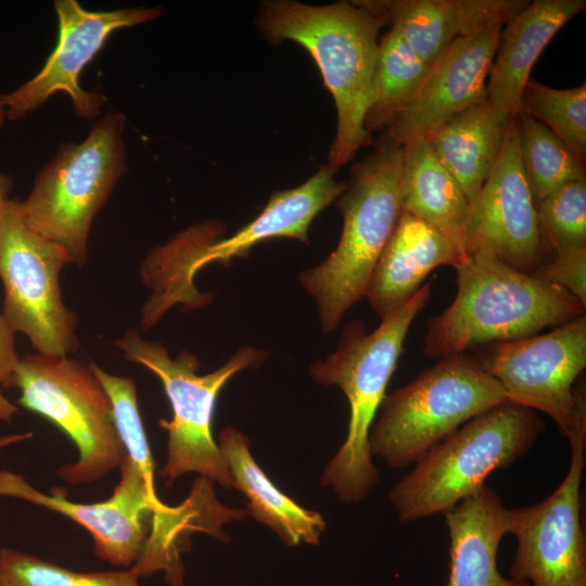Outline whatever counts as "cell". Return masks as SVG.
Here are the masks:
<instances>
[{
    "instance_id": "603a6c76",
    "label": "cell",
    "mask_w": 586,
    "mask_h": 586,
    "mask_svg": "<svg viewBox=\"0 0 586 586\" xmlns=\"http://www.w3.org/2000/svg\"><path fill=\"white\" fill-rule=\"evenodd\" d=\"M399 207L436 228L464 254L469 200L426 139L404 146Z\"/></svg>"
},
{
    "instance_id": "1f68e13d",
    "label": "cell",
    "mask_w": 586,
    "mask_h": 586,
    "mask_svg": "<svg viewBox=\"0 0 586 586\" xmlns=\"http://www.w3.org/2000/svg\"><path fill=\"white\" fill-rule=\"evenodd\" d=\"M31 432L0 435V449L31 438Z\"/></svg>"
},
{
    "instance_id": "44dd1931",
    "label": "cell",
    "mask_w": 586,
    "mask_h": 586,
    "mask_svg": "<svg viewBox=\"0 0 586 586\" xmlns=\"http://www.w3.org/2000/svg\"><path fill=\"white\" fill-rule=\"evenodd\" d=\"M217 444L232 487L247 499L249 515L268 526L286 546L319 544L326 530L323 517L300 506L270 481L254 459L250 440L243 432L227 426L220 432Z\"/></svg>"
},
{
    "instance_id": "3957f363",
    "label": "cell",
    "mask_w": 586,
    "mask_h": 586,
    "mask_svg": "<svg viewBox=\"0 0 586 586\" xmlns=\"http://www.w3.org/2000/svg\"><path fill=\"white\" fill-rule=\"evenodd\" d=\"M430 296L431 283L428 282L404 306L381 320L371 333L359 320L348 322L336 349L309 367L317 383L336 385L349 405L345 441L320 475V484L330 488L342 502H360L379 482L380 472L369 449V433L386 396L408 331Z\"/></svg>"
},
{
    "instance_id": "8fae6325",
    "label": "cell",
    "mask_w": 586,
    "mask_h": 586,
    "mask_svg": "<svg viewBox=\"0 0 586 586\" xmlns=\"http://www.w3.org/2000/svg\"><path fill=\"white\" fill-rule=\"evenodd\" d=\"M67 264L61 246L26 225L18 202L8 199L0 206L2 315L41 355L67 356L79 347L77 316L64 304L60 288Z\"/></svg>"
},
{
    "instance_id": "e575fe53",
    "label": "cell",
    "mask_w": 586,
    "mask_h": 586,
    "mask_svg": "<svg viewBox=\"0 0 586 586\" xmlns=\"http://www.w3.org/2000/svg\"><path fill=\"white\" fill-rule=\"evenodd\" d=\"M0 586H3V585H2V582H1V578H0Z\"/></svg>"
},
{
    "instance_id": "484cf974",
    "label": "cell",
    "mask_w": 586,
    "mask_h": 586,
    "mask_svg": "<svg viewBox=\"0 0 586 586\" xmlns=\"http://www.w3.org/2000/svg\"><path fill=\"white\" fill-rule=\"evenodd\" d=\"M519 112L545 125L585 163V82L571 89H557L530 77L520 98Z\"/></svg>"
},
{
    "instance_id": "836d02e7",
    "label": "cell",
    "mask_w": 586,
    "mask_h": 586,
    "mask_svg": "<svg viewBox=\"0 0 586 586\" xmlns=\"http://www.w3.org/2000/svg\"><path fill=\"white\" fill-rule=\"evenodd\" d=\"M5 119V110L2 104L1 95H0V126L3 124Z\"/></svg>"
},
{
    "instance_id": "9a60e30c",
    "label": "cell",
    "mask_w": 586,
    "mask_h": 586,
    "mask_svg": "<svg viewBox=\"0 0 586 586\" xmlns=\"http://www.w3.org/2000/svg\"><path fill=\"white\" fill-rule=\"evenodd\" d=\"M463 249L464 256L488 252L530 275L552 256L522 169L515 116L492 174L469 202Z\"/></svg>"
},
{
    "instance_id": "277c9868",
    "label": "cell",
    "mask_w": 586,
    "mask_h": 586,
    "mask_svg": "<svg viewBox=\"0 0 586 586\" xmlns=\"http://www.w3.org/2000/svg\"><path fill=\"white\" fill-rule=\"evenodd\" d=\"M404 146L379 141L375 151L355 164L336 199L343 217L335 250L298 275L317 304L324 332L333 331L365 292L373 268L402 214L399 183Z\"/></svg>"
},
{
    "instance_id": "52a82bcc",
    "label": "cell",
    "mask_w": 586,
    "mask_h": 586,
    "mask_svg": "<svg viewBox=\"0 0 586 586\" xmlns=\"http://www.w3.org/2000/svg\"><path fill=\"white\" fill-rule=\"evenodd\" d=\"M113 344L127 360L144 366L160 379L170 403L173 418L158 421L167 432V460L160 472L166 485L193 472L231 488L232 480L212 435L216 399L233 375L259 367L267 353L241 346L225 365L201 375L196 355L181 352L170 358L161 343L143 339L137 330H127Z\"/></svg>"
},
{
    "instance_id": "cb8c5ba5",
    "label": "cell",
    "mask_w": 586,
    "mask_h": 586,
    "mask_svg": "<svg viewBox=\"0 0 586 586\" xmlns=\"http://www.w3.org/2000/svg\"><path fill=\"white\" fill-rule=\"evenodd\" d=\"M432 65L419 58L403 37L390 28L379 39L372 100L365 127L384 131L412 102Z\"/></svg>"
},
{
    "instance_id": "d4e9b609",
    "label": "cell",
    "mask_w": 586,
    "mask_h": 586,
    "mask_svg": "<svg viewBox=\"0 0 586 586\" xmlns=\"http://www.w3.org/2000/svg\"><path fill=\"white\" fill-rule=\"evenodd\" d=\"M515 120L522 169L535 204L568 182L586 179L585 163L550 129L521 112Z\"/></svg>"
},
{
    "instance_id": "6da1fadb",
    "label": "cell",
    "mask_w": 586,
    "mask_h": 586,
    "mask_svg": "<svg viewBox=\"0 0 586 586\" xmlns=\"http://www.w3.org/2000/svg\"><path fill=\"white\" fill-rule=\"evenodd\" d=\"M256 24L268 41H294L316 62L336 109L327 166L339 169L372 142L365 119L384 23L359 0L326 5L270 0L259 7Z\"/></svg>"
},
{
    "instance_id": "4fadbf2b",
    "label": "cell",
    "mask_w": 586,
    "mask_h": 586,
    "mask_svg": "<svg viewBox=\"0 0 586 586\" xmlns=\"http://www.w3.org/2000/svg\"><path fill=\"white\" fill-rule=\"evenodd\" d=\"M570 446L569 470L559 486L540 502L508 509V534L518 540L509 577L530 586H586L581 518L586 438Z\"/></svg>"
},
{
    "instance_id": "9c48e42d",
    "label": "cell",
    "mask_w": 586,
    "mask_h": 586,
    "mask_svg": "<svg viewBox=\"0 0 586 586\" xmlns=\"http://www.w3.org/2000/svg\"><path fill=\"white\" fill-rule=\"evenodd\" d=\"M12 387L18 404L50 420L76 445L78 459L56 470L77 485L99 481L127 457L113 405L91 369L68 356L28 354L20 359Z\"/></svg>"
},
{
    "instance_id": "e0dca14e",
    "label": "cell",
    "mask_w": 586,
    "mask_h": 586,
    "mask_svg": "<svg viewBox=\"0 0 586 586\" xmlns=\"http://www.w3.org/2000/svg\"><path fill=\"white\" fill-rule=\"evenodd\" d=\"M433 65L459 39L506 24L526 0H359Z\"/></svg>"
},
{
    "instance_id": "4dcf8cb0",
    "label": "cell",
    "mask_w": 586,
    "mask_h": 586,
    "mask_svg": "<svg viewBox=\"0 0 586 586\" xmlns=\"http://www.w3.org/2000/svg\"><path fill=\"white\" fill-rule=\"evenodd\" d=\"M17 408L0 391V421H11Z\"/></svg>"
},
{
    "instance_id": "5bb4252c",
    "label": "cell",
    "mask_w": 586,
    "mask_h": 586,
    "mask_svg": "<svg viewBox=\"0 0 586 586\" xmlns=\"http://www.w3.org/2000/svg\"><path fill=\"white\" fill-rule=\"evenodd\" d=\"M54 9L59 20L55 49L34 78L1 95L5 117L10 120L24 118L60 91L69 95L79 117L90 119L98 116L105 98L98 90H84L78 80L80 73L113 31L148 23L162 15L160 7L87 11L76 0L54 1Z\"/></svg>"
},
{
    "instance_id": "4316f807",
    "label": "cell",
    "mask_w": 586,
    "mask_h": 586,
    "mask_svg": "<svg viewBox=\"0 0 586 586\" xmlns=\"http://www.w3.org/2000/svg\"><path fill=\"white\" fill-rule=\"evenodd\" d=\"M3 586H141L131 570L79 572L11 548L0 549Z\"/></svg>"
},
{
    "instance_id": "ba28073f",
    "label": "cell",
    "mask_w": 586,
    "mask_h": 586,
    "mask_svg": "<svg viewBox=\"0 0 586 586\" xmlns=\"http://www.w3.org/2000/svg\"><path fill=\"white\" fill-rule=\"evenodd\" d=\"M125 118L110 112L80 143L63 144L36 176L29 195L18 202L26 225L61 246L69 264L84 265L94 216L126 173Z\"/></svg>"
},
{
    "instance_id": "7c38bea8",
    "label": "cell",
    "mask_w": 586,
    "mask_h": 586,
    "mask_svg": "<svg viewBox=\"0 0 586 586\" xmlns=\"http://www.w3.org/2000/svg\"><path fill=\"white\" fill-rule=\"evenodd\" d=\"M119 469L120 481L104 501H72L65 489L58 487L44 494L9 470L0 471V496L20 498L69 518L90 533L97 557L113 565L131 568L141 558L150 534L160 537L175 530L186 507L163 504L129 457Z\"/></svg>"
},
{
    "instance_id": "d6986e66",
    "label": "cell",
    "mask_w": 586,
    "mask_h": 586,
    "mask_svg": "<svg viewBox=\"0 0 586 586\" xmlns=\"http://www.w3.org/2000/svg\"><path fill=\"white\" fill-rule=\"evenodd\" d=\"M586 8L585 0H534L500 29L487 77V101L514 117L536 60L555 35Z\"/></svg>"
},
{
    "instance_id": "83f0119b",
    "label": "cell",
    "mask_w": 586,
    "mask_h": 586,
    "mask_svg": "<svg viewBox=\"0 0 586 586\" xmlns=\"http://www.w3.org/2000/svg\"><path fill=\"white\" fill-rule=\"evenodd\" d=\"M535 209L552 254L586 247V179L565 183L536 203Z\"/></svg>"
},
{
    "instance_id": "ac0fdd59",
    "label": "cell",
    "mask_w": 586,
    "mask_h": 586,
    "mask_svg": "<svg viewBox=\"0 0 586 586\" xmlns=\"http://www.w3.org/2000/svg\"><path fill=\"white\" fill-rule=\"evenodd\" d=\"M464 257L436 228L402 212L364 297L384 320L413 297L432 270L441 266L455 268Z\"/></svg>"
},
{
    "instance_id": "30bf717a",
    "label": "cell",
    "mask_w": 586,
    "mask_h": 586,
    "mask_svg": "<svg viewBox=\"0 0 586 586\" xmlns=\"http://www.w3.org/2000/svg\"><path fill=\"white\" fill-rule=\"evenodd\" d=\"M474 351V360L510 402L548 415L569 443L586 438L585 386L575 385L586 368L585 315L545 334Z\"/></svg>"
},
{
    "instance_id": "2e32d148",
    "label": "cell",
    "mask_w": 586,
    "mask_h": 586,
    "mask_svg": "<svg viewBox=\"0 0 586 586\" xmlns=\"http://www.w3.org/2000/svg\"><path fill=\"white\" fill-rule=\"evenodd\" d=\"M502 26L494 23L457 40L432 65L412 102L380 140L396 146L429 140L451 117L487 100L486 79Z\"/></svg>"
},
{
    "instance_id": "7a4b0ae2",
    "label": "cell",
    "mask_w": 586,
    "mask_h": 586,
    "mask_svg": "<svg viewBox=\"0 0 586 586\" xmlns=\"http://www.w3.org/2000/svg\"><path fill=\"white\" fill-rule=\"evenodd\" d=\"M455 269L454 301L426 324L423 353L429 358L526 339L585 315L586 306L562 288L519 271L488 252L466 255Z\"/></svg>"
},
{
    "instance_id": "8992f818",
    "label": "cell",
    "mask_w": 586,
    "mask_h": 586,
    "mask_svg": "<svg viewBox=\"0 0 586 586\" xmlns=\"http://www.w3.org/2000/svg\"><path fill=\"white\" fill-rule=\"evenodd\" d=\"M508 400L473 357H442L386 394L369 433L371 456L394 469L415 464L466 422Z\"/></svg>"
},
{
    "instance_id": "f1b7e54d",
    "label": "cell",
    "mask_w": 586,
    "mask_h": 586,
    "mask_svg": "<svg viewBox=\"0 0 586 586\" xmlns=\"http://www.w3.org/2000/svg\"><path fill=\"white\" fill-rule=\"evenodd\" d=\"M531 275L562 288L586 306V247L555 253Z\"/></svg>"
},
{
    "instance_id": "ffe728a7",
    "label": "cell",
    "mask_w": 586,
    "mask_h": 586,
    "mask_svg": "<svg viewBox=\"0 0 586 586\" xmlns=\"http://www.w3.org/2000/svg\"><path fill=\"white\" fill-rule=\"evenodd\" d=\"M449 535L447 586H530L504 577L497 568L499 545L508 534V509L484 485L443 513Z\"/></svg>"
},
{
    "instance_id": "d6a6232c",
    "label": "cell",
    "mask_w": 586,
    "mask_h": 586,
    "mask_svg": "<svg viewBox=\"0 0 586 586\" xmlns=\"http://www.w3.org/2000/svg\"><path fill=\"white\" fill-rule=\"evenodd\" d=\"M13 188V178L9 175L0 173V206L8 200V195Z\"/></svg>"
},
{
    "instance_id": "5b68a950",
    "label": "cell",
    "mask_w": 586,
    "mask_h": 586,
    "mask_svg": "<svg viewBox=\"0 0 586 586\" xmlns=\"http://www.w3.org/2000/svg\"><path fill=\"white\" fill-rule=\"evenodd\" d=\"M544 430L535 410L502 403L432 447L392 487L388 501L403 523L443 514L524 456Z\"/></svg>"
},
{
    "instance_id": "7402d4cb",
    "label": "cell",
    "mask_w": 586,
    "mask_h": 586,
    "mask_svg": "<svg viewBox=\"0 0 586 586\" xmlns=\"http://www.w3.org/2000/svg\"><path fill=\"white\" fill-rule=\"evenodd\" d=\"M512 118L485 100L451 117L428 140L469 202L492 174Z\"/></svg>"
},
{
    "instance_id": "f546056e",
    "label": "cell",
    "mask_w": 586,
    "mask_h": 586,
    "mask_svg": "<svg viewBox=\"0 0 586 586\" xmlns=\"http://www.w3.org/2000/svg\"><path fill=\"white\" fill-rule=\"evenodd\" d=\"M15 331L0 313V385L12 387L20 357L15 349Z\"/></svg>"
}]
</instances>
